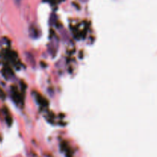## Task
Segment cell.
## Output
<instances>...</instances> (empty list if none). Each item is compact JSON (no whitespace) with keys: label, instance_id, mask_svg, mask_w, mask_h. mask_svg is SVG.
Instances as JSON below:
<instances>
[{"label":"cell","instance_id":"cell-1","mask_svg":"<svg viewBox=\"0 0 157 157\" xmlns=\"http://www.w3.org/2000/svg\"><path fill=\"white\" fill-rule=\"evenodd\" d=\"M15 2H16V3H18V2H20V0H15Z\"/></svg>","mask_w":157,"mask_h":157},{"label":"cell","instance_id":"cell-2","mask_svg":"<svg viewBox=\"0 0 157 157\" xmlns=\"http://www.w3.org/2000/svg\"><path fill=\"white\" fill-rule=\"evenodd\" d=\"M83 1H85V0H83Z\"/></svg>","mask_w":157,"mask_h":157}]
</instances>
